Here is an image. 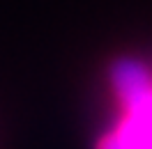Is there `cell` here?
Here are the masks:
<instances>
[{"mask_svg": "<svg viewBox=\"0 0 152 149\" xmlns=\"http://www.w3.org/2000/svg\"><path fill=\"white\" fill-rule=\"evenodd\" d=\"M111 83L124 110H134L152 101V76L148 67L134 57H122L113 62Z\"/></svg>", "mask_w": 152, "mask_h": 149, "instance_id": "1", "label": "cell"}]
</instances>
